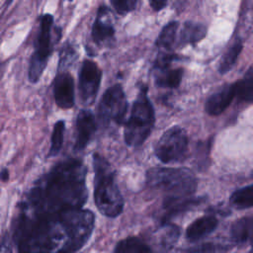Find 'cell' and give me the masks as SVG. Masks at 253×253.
Masks as SVG:
<instances>
[{
    "mask_svg": "<svg viewBox=\"0 0 253 253\" xmlns=\"http://www.w3.org/2000/svg\"><path fill=\"white\" fill-rule=\"evenodd\" d=\"M92 211L68 209L31 218H19L17 239L20 253H75L94 228Z\"/></svg>",
    "mask_w": 253,
    "mask_h": 253,
    "instance_id": "obj_1",
    "label": "cell"
},
{
    "mask_svg": "<svg viewBox=\"0 0 253 253\" xmlns=\"http://www.w3.org/2000/svg\"><path fill=\"white\" fill-rule=\"evenodd\" d=\"M85 177L82 161L72 158L59 162L31 189L23 202L20 217L82 208L87 200Z\"/></svg>",
    "mask_w": 253,
    "mask_h": 253,
    "instance_id": "obj_2",
    "label": "cell"
},
{
    "mask_svg": "<svg viewBox=\"0 0 253 253\" xmlns=\"http://www.w3.org/2000/svg\"><path fill=\"white\" fill-rule=\"evenodd\" d=\"M94 200L98 210L108 217H116L124 209V200L117 185L115 172L110 163L100 154L93 155Z\"/></svg>",
    "mask_w": 253,
    "mask_h": 253,
    "instance_id": "obj_3",
    "label": "cell"
},
{
    "mask_svg": "<svg viewBox=\"0 0 253 253\" xmlns=\"http://www.w3.org/2000/svg\"><path fill=\"white\" fill-rule=\"evenodd\" d=\"M155 118L152 105L147 97V87L141 86L132 105L130 117L125 126V141L128 146H139L149 136Z\"/></svg>",
    "mask_w": 253,
    "mask_h": 253,
    "instance_id": "obj_4",
    "label": "cell"
},
{
    "mask_svg": "<svg viewBox=\"0 0 253 253\" xmlns=\"http://www.w3.org/2000/svg\"><path fill=\"white\" fill-rule=\"evenodd\" d=\"M146 182L167 193V197L193 196L197 188L195 175L185 168H152L146 173Z\"/></svg>",
    "mask_w": 253,
    "mask_h": 253,
    "instance_id": "obj_5",
    "label": "cell"
},
{
    "mask_svg": "<svg viewBox=\"0 0 253 253\" xmlns=\"http://www.w3.org/2000/svg\"><path fill=\"white\" fill-rule=\"evenodd\" d=\"M52 24L53 17L51 15L45 14L42 17L35 52L31 57L29 66V79L32 83H37L40 80L50 55Z\"/></svg>",
    "mask_w": 253,
    "mask_h": 253,
    "instance_id": "obj_6",
    "label": "cell"
},
{
    "mask_svg": "<svg viewBox=\"0 0 253 253\" xmlns=\"http://www.w3.org/2000/svg\"><path fill=\"white\" fill-rule=\"evenodd\" d=\"M189 140L186 131L180 126L167 129L155 146V155L163 163L183 161L188 151Z\"/></svg>",
    "mask_w": 253,
    "mask_h": 253,
    "instance_id": "obj_7",
    "label": "cell"
},
{
    "mask_svg": "<svg viewBox=\"0 0 253 253\" xmlns=\"http://www.w3.org/2000/svg\"><path fill=\"white\" fill-rule=\"evenodd\" d=\"M127 109L126 99L121 85H113L106 90L98 106V117L102 123L122 124Z\"/></svg>",
    "mask_w": 253,
    "mask_h": 253,
    "instance_id": "obj_8",
    "label": "cell"
},
{
    "mask_svg": "<svg viewBox=\"0 0 253 253\" xmlns=\"http://www.w3.org/2000/svg\"><path fill=\"white\" fill-rule=\"evenodd\" d=\"M101 70L98 65L89 59L83 61L79 71L78 89L82 103L89 106L94 103L101 82Z\"/></svg>",
    "mask_w": 253,
    "mask_h": 253,
    "instance_id": "obj_9",
    "label": "cell"
},
{
    "mask_svg": "<svg viewBox=\"0 0 253 253\" xmlns=\"http://www.w3.org/2000/svg\"><path fill=\"white\" fill-rule=\"evenodd\" d=\"M53 97L61 109H70L75 103L74 80L69 72L59 73L53 82Z\"/></svg>",
    "mask_w": 253,
    "mask_h": 253,
    "instance_id": "obj_10",
    "label": "cell"
},
{
    "mask_svg": "<svg viewBox=\"0 0 253 253\" xmlns=\"http://www.w3.org/2000/svg\"><path fill=\"white\" fill-rule=\"evenodd\" d=\"M96 131V121L89 110H81L76 118V139L74 148L82 150L91 140Z\"/></svg>",
    "mask_w": 253,
    "mask_h": 253,
    "instance_id": "obj_11",
    "label": "cell"
},
{
    "mask_svg": "<svg viewBox=\"0 0 253 253\" xmlns=\"http://www.w3.org/2000/svg\"><path fill=\"white\" fill-rule=\"evenodd\" d=\"M236 96L235 84H228L223 86L219 91L210 96L206 102V112L211 116L220 115L232 102Z\"/></svg>",
    "mask_w": 253,
    "mask_h": 253,
    "instance_id": "obj_12",
    "label": "cell"
},
{
    "mask_svg": "<svg viewBox=\"0 0 253 253\" xmlns=\"http://www.w3.org/2000/svg\"><path fill=\"white\" fill-rule=\"evenodd\" d=\"M92 39L100 44L109 42L114 38L115 29L108 17V10L105 7H101L98 11L96 20L92 27Z\"/></svg>",
    "mask_w": 253,
    "mask_h": 253,
    "instance_id": "obj_13",
    "label": "cell"
},
{
    "mask_svg": "<svg viewBox=\"0 0 253 253\" xmlns=\"http://www.w3.org/2000/svg\"><path fill=\"white\" fill-rule=\"evenodd\" d=\"M200 200L193 197H166L163 202L164 216L162 218L163 223L167 222L170 218L181 213L185 211H188L198 205Z\"/></svg>",
    "mask_w": 253,
    "mask_h": 253,
    "instance_id": "obj_14",
    "label": "cell"
},
{
    "mask_svg": "<svg viewBox=\"0 0 253 253\" xmlns=\"http://www.w3.org/2000/svg\"><path fill=\"white\" fill-rule=\"evenodd\" d=\"M217 219L214 216L207 215L193 221L187 228L186 237L190 241H196L211 233L217 226Z\"/></svg>",
    "mask_w": 253,
    "mask_h": 253,
    "instance_id": "obj_15",
    "label": "cell"
},
{
    "mask_svg": "<svg viewBox=\"0 0 253 253\" xmlns=\"http://www.w3.org/2000/svg\"><path fill=\"white\" fill-rule=\"evenodd\" d=\"M232 239L237 243H244L253 239V216L237 219L230 228Z\"/></svg>",
    "mask_w": 253,
    "mask_h": 253,
    "instance_id": "obj_16",
    "label": "cell"
},
{
    "mask_svg": "<svg viewBox=\"0 0 253 253\" xmlns=\"http://www.w3.org/2000/svg\"><path fill=\"white\" fill-rule=\"evenodd\" d=\"M171 66L156 69L155 82L158 86L164 88H176L180 85L183 77V68H170Z\"/></svg>",
    "mask_w": 253,
    "mask_h": 253,
    "instance_id": "obj_17",
    "label": "cell"
},
{
    "mask_svg": "<svg viewBox=\"0 0 253 253\" xmlns=\"http://www.w3.org/2000/svg\"><path fill=\"white\" fill-rule=\"evenodd\" d=\"M207 29L204 25L195 22H186L181 32L182 43H196L205 38Z\"/></svg>",
    "mask_w": 253,
    "mask_h": 253,
    "instance_id": "obj_18",
    "label": "cell"
},
{
    "mask_svg": "<svg viewBox=\"0 0 253 253\" xmlns=\"http://www.w3.org/2000/svg\"><path fill=\"white\" fill-rule=\"evenodd\" d=\"M114 253H151V249L140 238L127 237L116 245Z\"/></svg>",
    "mask_w": 253,
    "mask_h": 253,
    "instance_id": "obj_19",
    "label": "cell"
},
{
    "mask_svg": "<svg viewBox=\"0 0 253 253\" xmlns=\"http://www.w3.org/2000/svg\"><path fill=\"white\" fill-rule=\"evenodd\" d=\"M235 84L236 96L246 102H253V65L248 68L242 79Z\"/></svg>",
    "mask_w": 253,
    "mask_h": 253,
    "instance_id": "obj_20",
    "label": "cell"
},
{
    "mask_svg": "<svg viewBox=\"0 0 253 253\" xmlns=\"http://www.w3.org/2000/svg\"><path fill=\"white\" fill-rule=\"evenodd\" d=\"M230 204L239 210L253 207V185L238 189L230 197Z\"/></svg>",
    "mask_w": 253,
    "mask_h": 253,
    "instance_id": "obj_21",
    "label": "cell"
},
{
    "mask_svg": "<svg viewBox=\"0 0 253 253\" xmlns=\"http://www.w3.org/2000/svg\"><path fill=\"white\" fill-rule=\"evenodd\" d=\"M177 29H178V23L176 21H173L168 23L160 32L156 41V45L162 51L169 50L171 48L176 38Z\"/></svg>",
    "mask_w": 253,
    "mask_h": 253,
    "instance_id": "obj_22",
    "label": "cell"
},
{
    "mask_svg": "<svg viewBox=\"0 0 253 253\" xmlns=\"http://www.w3.org/2000/svg\"><path fill=\"white\" fill-rule=\"evenodd\" d=\"M242 50V43L240 41H236L229 48L228 50L223 54L221 57V60L219 62V72L221 74L226 73L231 69L233 64L235 63L238 55L240 54Z\"/></svg>",
    "mask_w": 253,
    "mask_h": 253,
    "instance_id": "obj_23",
    "label": "cell"
},
{
    "mask_svg": "<svg viewBox=\"0 0 253 253\" xmlns=\"http://www.w3.org/2000/svg\"><path fill=\"white\" fill-rule=\"evenodd\" d=\"M64 130H65V123L64 121H58L53 126V130L50 139V148H49V156H54L58 154L62 147L63 137H64Z\"/></svg>",
    "mask_w": 253,
    "mask_h": 253,
    "instance_id": "obj_24",
    "label": "cell"
},
{
    "mask_svg": "<svg viewBox=\"0 0 253 253\" xmlns=\"http://www.w3.org/2000/svg\"><path fill=\"white\" fill-rule=\"evenodd\" d=\"M227 250L228 247L226 245L209 242L192 247L183 253H225Z\"/></svg>",
    "mask_w": 253,
    "mask_h": 253,
    "instance_id": "obj_25",
    "label": "cell"
},
{
    "mask_svg": "<svg viewBox=\"0 0 253 253\" xmlns=\"http://www.w3.org/2000/svg\"><path fill=\"white\" fill-rule=\"evenodd\" d=\"M119 14H126L134 9L138 0H110Z\"/></svg>",
    "mask_w": 253,
    "mask_h": 253,
    "instance_id": "obj_26",
    "label": "cell"
},
{
    "mask_svg": "<svg viewBox=\"0 0 253 253\" xmlns=\"http://www.w3.org/2000/svg\"><path fill=\"white\" fill-rule=\"evenodd\" d=\"M0 253H13L12 246L8 238H4L0 243Z\"/></svg>",
    "mask_w": 253,
    "mask_h": 253,
    "instance_id": "obj_27",
    "label": "cell"
},
{
    "mask_svg": "<svg viewBox=\"0 0 253 253\" xmlns=\"http://www.w3.org/2000/svg\"><path fill=\"white\" fill-rule=\"evenodd\" d=\"M149 1L152 9L155 11H159L166 6L168 0H149Z\"/></svg>",
    "mask_w": 253,
    "mask_h": 253,
    "instance_id": "obj_28",
    "label": "cell"
},
{
    "mask_svg": "<svg viewBox=\"0 0 253 253\" xmlns=\"http://www.w3.org/2000/svg\"><path fill=\"white\" fill-rule=\"evenodd\" d=\"M0 176H1V178H2L3 181L8 180V178H9V172H8V170H7V169H4V170L0 173Z\"/></svg>",
    "mask_w": 253,
    "mask_h": 253,
    "instance_id": "obj_29",
    "label": "cell"
},
{
    "mask_svg": "<svg viewBox=\"0 0 253 253\" xmlns=\"http://www.w3.org/2000/svg\"><path fill=\"white\" fill-rule=\"evenodd\" d=\"M251 253H253V244H252V248H251Z\"/></svg>",
    "mask_w": 253,
    "mask_h": 253,
    "instance_id": "obj_30",
    "label": "cell"
},
{
    "mask_svg": "<svg viewBox=\"0 0 253 253\" xmlns=\"http://www.w3.org/2000/svg\"><path fill=\"white\" fill-rule=\"evenodd\" d=\"M69 1H71V0H69Z\"/></svg>",
    "mask_w": 253,
    "mask_h": 253,
    "instance_id": "obj_31",
    "label": "cell"
}]
</instances>
